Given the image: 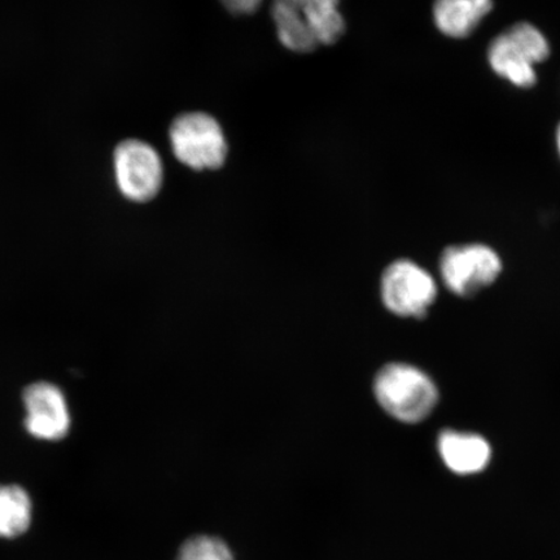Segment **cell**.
<instances>
[{
	"label": "cell",
	"instance_id": "1",
	"mask_svg": "<svg viewBox=\"0 0 560 560\" xmlns=\"http://www.w3.org/2000/svg\"><path fill=\"white\" fill-rule=\"evenodd\" d=\"M374 395L389 417L408 424L423 422L439 402L436 384L409 363H389L377 371Z\"/></svg>",
	"mask_w": 560,
	"mask_h": 560
},
{
	"label": "cell",
	"instance_id": "2",
	"mask_svg": "<svg viewBox=\"0 0 560 560\" xmlns=\"http://www.w3.org/2000/svg\"><path fill=\"white\" fill-rule=\"evenodd\" d=\"M173 156L194 172H214L226 164L229 140L217 118L207 112H185L170 128Z\"/></svg>",
	"mask_w": 560,
	"mask_h": 560
},
{
	"label": "cell",
	"instance_id": "3",
	"mask_svg": "<svg viewBox=\"0 0 560 560\" xmlns=\"http://www.w3.org/2000/svg\"><path fill=\"white\" fill-rule=\"evenodd\" d=\"M549 54L548 39L528 23L511 26L488 48L489 65L494 72L520 88L535 85V66L548 59Z\"/></svg>",
	"mask_w": 560,
	"mask_h": 560
},
{
	"label": "cell",
	"instance_id": "4",
	"mask_svg": "<svg viewBox=\"0 0 560 560\" xmlns=\"http://www.w3.org/2000/svg\"><path fill=\"white\" fill-rule=\"evenodd\" d=\"M115 179L124 198L143 205L156 198L164 185V163L150 143L124 140L114 153Z\"/></svg>",
	"mask_w": 560,
	"mask_h": 560
},
{
	"label": "cell",
	"instance_id": "5",
	"mask_svg": "<svg viewBox=\"0 0 560 560\" xmlns=\"http://www.w3.org/2000/svg\"><path fill=\"white\" fill-rule=\"evenodd\" d=\"M385 307L398 317L423 318L435 303L438 287L430 272L409 260L392 262L381 280Z\"/></svg>",
	"mask_w": 560,
	"mask_h": 560
},
{
	"label": "cell",
	"instance_id": "6",
	"mask_svg": "<svg viewBox=\"0 0 560 560\" xmlns=\"http://www.w3.org/2000/svg\"><path fill=\"white\" fill-rule=\"evenodd\" d=\"M501 271V258L488 245H454L440 258L441 278L447 289L460 298L478 295L495 282Z\"/></svg>",
	"mask_w": 560,
	"mask_h": 560
},
{
	"label": "cell",
	"instance_id": "7",
	"mask_svg": "<svg viewBox=\"0 0 560 560\" xmlns=\"http://www.w3.org/2000/svg\"><path fill=\"white\" fill-rule=\"evenodd\" d=\"M25 429L44 441L65 439L72 425L66 395L52 383L38 382L26 387L23 395Z\"/></svg>",
	"mask_w": 560,
	"mask_h": 560
},
{
	"label": "cell",
	"instance_id": "8",
	"mask_svg": "<svg viewBox=\"0 0 560 560\" xmlns=\"http://www.w3.org/2000/svg\"><path fill=\"white\" fill-rule=\"evenodd\" d=\"M438 451L447 470L459 476L478 475L492 460V446L476 433L445 430L440 433Z\"/></svg>",
	"mask_w": 560,
	"mask_h": 560
},
{
	"label": "cell",
	"instance_id": "9",
	"mask_svg": "<svg viewBox=\"0 0 560 560\" xmlns=\"http://www.w3.org/2000/svg\"><path fill=\"white\" fill-rule=\"evenodd\" d=\"M290 7L310 25L320 46L338 44L347 31V21L340 10V0H272Z\"/></svg>",
	"mask_w": 560,
	"mask_h": 560
},
{
	"label": "cell",
	"instance_id": "10",
	"mask_svg": "<svg viewBox=\"0 0 560 560\" xmlns=\"http://www.w3.org/2000/svg\"><path fill=\"white\" fill-rule=\"evenodd\" d=\"M492 10V0H436L433 19L438 30L452 38L470 35Z\"/></svg>",
	"mask_w": 560,
	"mask_h": 560
},
{
	"label": "cell",
	"instance_id": "11",
	"mask_svg": "<svg viewBox=\"0 0 560 560\" xmlns=\"http://www.w3.org/2000/svg\"><path fill=\"white\" fill-rule=\"evenodd\" d=\"M271 19L279 44L285 50L295 54H312L319 47L310 25L290 7L272 2Z\"/></svg>",
	"mask_w": 560,
	"mask_h": 560
},
{
	"label": "cell",
	"instance_id": "12",
	"mask_svg": "<svg viewBox=\"0 0 560 560\" xmlns=\"http://www.w3.org/2000/svg\"><path fill=\"white\" fill-rule=\"evenodd\" d=\"M33 506L23 487L0 486V537L12 538L30 528Z\"/></svg>",
	"mask_w": 560,
	"mask_h": 560
},
{
	"label": "cell",
	"instance_id": "13",
	"mask_svg": "<svg viewBox=\"0 0 560 560\" xmlns=\"http://www.w3.org/2000/svg\"><path fill=\"white\" fill-rule=\"evenodd\" d=\"M177 560H234L228 545L220 538L198 536L182 546Z\"/></svg>",
	"mask_w": 560,
	"mask_h": 560
},
{
	"label": "cell",
	"instance_id": "14",
	"mask_svg": "<svg viewBox=\"0 0 560 560\" xmlns=\"http://www.w3.org/2000/svg\"><path fill=\"white\" fill-rule=\"evenodd\" d=\"M220 2L235 16H249L260 10L264 0H220Z\"/></svg>",
	"mask_w": 560,
	"mask_h": 560
},
{
	"label": "cell",
	"instance_id": "15",
	"mask_svg": "<svg viewBox=\"0 0 560 560\" xmlns=\"http://www.w3.org/2000/svg\"><path fill=\"white\" fill-rule=\"evenodd\" d=\"M557 142H558V150L560 153V125H559L558 135H557Z\"/></svg>",
	"mask_w": 560,
	"mask_h": 560
}]
</instances>
